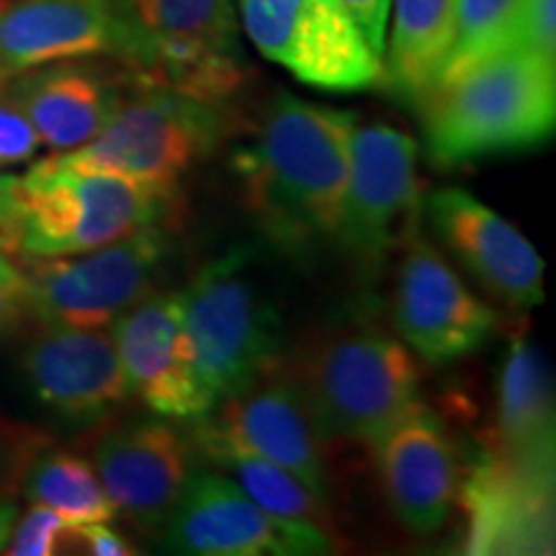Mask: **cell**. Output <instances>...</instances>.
I'll use <instances>...</instances> for the list:
<instances>
[{
    "instance_id": "4",
    "label": "cell",
    "mask_w": 556,
    "mask_h": 556,
    "mask_svg": "<svg viewBox=\"0 0 556 556\" xmlns=\"http://www.w3.org/2000/svg\"><path fill=\"white\" fill-rule=\"evenodd\" d=\"M124 75L225 106L250 80L235 0H116Z\"/></svg>"
},
{
    "instance_id": "15",
    "label": "cell",
    "mask_w": 556,
    "mask_h": 556,
    "mask_svg": "<svg viewBox=\"0 0 556 556\" xmlns=\"http://www.w3.org/2000/svg\"><path fill=\"white\" fill-rule=\"evenodd\" d=\"M191 422L289 469L317 497H330L325 435L312 420L307 402L287 368L276 366Z\"/></svg>"
},
{
    "instance_id": "27",
    "label": "cell",
    "mask_w": 556,
    "mask_h": 556,
    "mask_svg": "<svg viewBox=\"0 0 556 556\" xmlns=\"http://www.w3.org/2000/svg\"><path fill=\"white\" fill-rule=\"evenodd\" d=\"M73 536V523L45 505H34L16 518L5 554L13 556H52L65 552Z\"/></svg>"
},
{
    "instance_id": "34",
    "label": "cell",
    "mask_w": 556,
    "mask_h": 556,
    "mask_svg": "<svg viewBox=\"0 0 556 556\" xmlns=\"http://www.w3.org/2000/svg\"><path fill=\"white\" fill-rule=\"evenodd\" d=\"M16 518H18L16 500H13L5 490H0V554H5V546H9Z\"/></svg>"
},
{
    "instance_id": "24",
    "label": "cell",
    "mask_w": 556,
    "mask_h": 556,
    "mask_svg": "<svg viewBox=\"0 0 556 556\" xmlns=\"http://www.w3.org/2000/svg\"><path fill=\"white\" fill-rule=\"evenodd\" d=\"M191 443L204 454L214 467H219L227 477H232L263 510L274 516L315 523L330 531L328 500L317 497L307 484L289 469L278 467L253 451L238 446V443L219 438L208 430L193 426Z\"/></svg>"
},
{
    "instance_id": "19",
    "label": "cell",
    "mask_w": 556,
    "mask_h": 556,
    "mask_svg": "<svg viewBox=\"0 0 556 556\" xmlns=\"http://www.w3.org/2000/svg\"><path fill=\"white\" fill-rule=\"evenodd\" d=\"M116 0H0V86L67 60L114 58Z\"/></svg>"
},
{
    "instance_id": "28",
    "label": "cell",
    "mask_w": 556,
    "mask_h": 556,
    "mask_svg": "<svg viewBox=\"0 0 556 556\" xmlns=\"http://www.w3.org/2000/svg\"><path fill=\"white\" fill-rule=\"evenodd\" d=\"M41 150V139L18 106V101L0 86V168L29 163Z\"/></svg>"
},
{
    "instance_id": "35",
    "label": "cell",
    "mask_w": 556,
    "mask_h": 556,
    "mask_svg": "<svg viewBox=\"0 0 556 556\" xmlns=\"http://www.w3.org/2000/svg\"><path fill=\"white\" fill-rule=\"evenodd\" d=\"M21 270V250L18 240L9 229L0 227V274H18Z\"/></svg>"
},
{
    "instance_id": "7",
    "label": "cell",
    "mask_w": 556,
    "mask_h": 556,
    "mask_svg": "<svg viewBox=\"0 0 556 556\" xmlns=\"http://www.w3.org/2000/svg\"><path fill=\"white\" fill-rule=\"evenodd\" d=\"M170 255V229L155 225L78 255L21 258L26 312L39 328H109L155 291Z\"/></svg>"
},
{
    "instance_id": "10",
    "label": "cell",
    "mask_w": 556,
    "mask_h": 556,
    "mask_svg": "<svg viewBox=\"0 0 556 556\" xmlns=\"http://www.w3.org/2000/svg\"><path fill=\"white\" fill-rule=\"evenodd\" d=\"M420 212L415 139L389 124H356L338 245L364 266H374L415 232Z\"/></svg>"
},
{
    "instance_id": "29",
    "label": "cell",
    "mask_w": 556,
    "mask_h": 556,
    "mask_svg": "<svg viewBox=\"0 0 556 556\" xmlns=\"http://www.w3.org/2000/svg\"><path fill=\"white\" fill-rule=\"evenodd\" d=\"M520 45L556 62V0H523Z\"/></svg>"
},
{
    "instance_id": "3",
    "label": "cell",
    "mask_w": 556,
    "mask_h": 556,
    "mask_svg": "<svg viewBox=\"0 0 556 556\" xmlns=\"http://www.w3.org/2000/svg\"><path fill=\"white\" fill-rule=\"evenodd\" d=\"M21 258H62L109 245L144 227L173 225L178 191L58 152L18 176Z\"/></svg>"
},
{
    "instance_id": "30",
    "label": "cell",
    "mask_w": 556,
    "mask_h": 556,
    "mask_svg": "<svg viewBox=\"0 0 556 556\" xmlns=\"http://www.w3.org/2000/svg\"><path fill=\"white\" fill-rule=\"evenodd\" d=\"M343 5L351 13L358 29L371 47L374 54L381 60L387 45V29H389V11H392V0H343Z\"/></svg>"
},
{
    "instance_id": "22",
    "label": "cell",
    "mask_w": 556,
    "mask_h": 556,
    "mask_svg": "<svg viewBox=\"0 0 556 556\" xmlns=\"http://www.w3.org/2000/svg\"><path fill=\"white\" fill-rule=\"evenodd\" d=\"M554 384L546 358L526 336L513 338L497 402V454L554 479Z\"/></svg>"
},
{
    "instance_id": "33",
    "label": "cell",
    "mask_w": 556,
    "mask_h": 556,
    "mask_svg": "<svg viewBox=\"0 0 556 556\" xmlns=\"http://www.w3.org/2000/svg\"><path fill=\"white\" fill-rule=\"evenodd\" d=\"M18 176L0 170V227L9 229L16 238V225L21 217V197H18Z\"/></svg>"
},
{
    "instance_id": "12",
    "label": "cell",
    "mask_w": 556,
    "mask_h": 556,
    "mask_svg": "<svg viewBox=\"0 0 556 556\" xmlns=\"http://www.w3.org/2000/svg\"><path fill=\"white\" fill-rule=\"evenodd\" d=\"M394 289V330L417 358L446 366L479 351L497 330V312L464 287L456 270L415 229Z\"/></svg>"
},
{
    "instance_id": "18",
    "label": "cell",
    "mask_w": 556,
    "mask_h": 556,
    "mask_svg": "<svg viewBox=\"0 0 556 556\" xmlns=\"http://www.w3.org/2000/svg\"><path fill=\"white\" fill-rule=\"evenodd\" d=\"M435 238L507 307L531 309L544 302V261L516 225L469 191L438 189L426 201Z\"/></svg>"
},
{
    "instance_id": "23",
    "label": "cell",
    "mask_w": 556,
    "mask_h": 556,
    "mask_svg": "<svg viewBox=\"0 0 556 556\" xmlns=\"http://www.w3.org/2000/svg\"><path fill=\"white\" fill-rule=\"evenodd\" d=\"M392 29L381 54V86L417 103L435 86L456 37V0H392Z\"/></svg>"
},
{
    "instance_id": "9",
    "label": "cell",
    "mask_w": 556,
    "mask_h": 556,
    "mask_svg": "<svg viewBox=\"0 0 556 556\" xmlns=\"http://www.w3.org/2000/svg\"><path fill=\"white\" fill-rule=\"evenodd\" d=\"M240 29L304 86L361 93L381 86V60L343 0H238Z\"/></svg>"
},
{
    "instance_id": "17",
    "label": "cell",
    "mask_w": 556,
    "mask_h": 556,
    "mask_svg": "<svg viewBox=\"0 0 556 556\" xmlns=\"http://www.w3.org/2000/svg\"><path fill=\"white\" fill-rule=\"evenodd\" d=\"M381 490L407 531L430 536L454 516L462 497L458 451L433 409L415 402L371 443Z\"/></svg>"
},
{
    "instance_id": "20",
    "label": "cell",
    "mask_w": 556,
    "mask_h": 556,
    "mask_svg": "<svg viewBox=\"0 0 556 556\" xmlns=\"http://www.w3.org/2000/svg\"><path fill=\"white\" fill-rule=\"evenodd\" d=\"M52 152L90 142L119 109L129 78L88 60L45 65L3 83Z\"/></svg>"
},
{
    "instance_id": "8",
    "label": "cell",
    "mask_w": 556,
    "mask_h": 556,
    "mask_svg": "<svg viewBox=\"0 0 556 556\" xmlns=\"http://www.w3.org/2000/svg\"><path fill=\"white\" fill-rule=\"evenodd\" d=\"M225 135L227 116L217 103L129 83L106 127L67 155L178 191L180 178L212 155Z\"/></svg>"
},
{
    "instance_id": "5",
    "label": "cell",
    "mask_w": 556,
    "mask_h": 556,
    "mask_svg": "<svg viewBox=\"0 0 556 556\" xmlns=\"http://www.w3.org/2000/svg\"><path fill=\"white\" fill-rule=\"evenodd\" d=\"M287 371L325 441L371 446L420 392L413 351L371 325L312 340Z\"/></svg>"
},
{
    "instance_id": "21",
    "label": "cell",
    "mask_w": 556,
    "mask_h": 556,
    "mask_svg": "<svg viewBox=\"0 0 556 556\" xmlns=\"http://www.w3.org/2000/svg\"><path fill=\"white\" fill-rule=\"evenodd\" d=\"M552 490L554 479L531 475L500 454L486 456L464 490L471 516L467 552H544L552 533Z\"/></svg>"
},
{
    "instance_id": "14",
    "label": "cell",
    "mask_w": 556,
    "mask_h": 556,
    "mask_svg": "<svg viewBox=\"0 0 556 556\" xmlns=\"http://www.w3.org/2000/svg\"><path fill=\"white\" fill-rule=\"evenodd\" d=\"M109 332L129 394H137L152 413L173 420H199L212 413L214 405L193 366L180 291H152L116 317Z\"/></svg>"
},
{
    "instance_id": "26",
    "label": "cell",
    "mask_w": 556,
    "mask_h": 556,
    "mask_svg": "<svg viewBox=\"0 0 556 556\" xmlns=\"http://www.w3.org/2000/svg\"><path fill=\"white\" fill-rule=\"evenodd\" d=\"M523 0H456V37L435 83L462 75L477 62L520 45Z\"/></svg>"
},
{
    "instance_id": "31",
    "label": "cell",
    "mask_w": 556,
    "mask_h": 556,
    "mask_svg": "<svg viewBox=\"0 0 556 556\" xmlns=\"http://www.w3.org/2000/svg\"><path fill=\"white\" fill-rule=\"evenodd\" d=\"M83 546L80 552L93 556H129L137 548L122 536L116 528L109 523H80L73 526V536H70V546Z\"/></svg>"
},
{
    "instance_id": "1",
    "label": "cell",
    "mask_w": 556,
    "mask_h": 556,
    "mask_svg": "<svg viewBox=\"0 0 556 556\" xmlns=\"http://www.w3.org/2000/svg\"><path fill=\"white\" fill-rule=\"evenodd\" d=\"M356 124L353 111L276 93L235 152L242 206L276 248L304 255L336 240Z\"/></svg>"
},
{
    "instance_id": "2",
    "label": "cell",
    "mask_w": 556,
    "mask_h": 556,
    "mask_svg": "<svg viewBox=\"0 0 556 556\" xmlns=\"http://www.w3.org/2000/svg\"><path fill=\"white\" fill-rule=\"evenodd\" d=\"M417 109L435 165L454 168L539 148L556 124V62L526 45L507 47L435 83Z\"/></svg>"
},
{
    "instance_id": "6",
    "label": "cell",
    "mask_w": 556,
    "mask_h": 556,
    "mask_svg": "<svg viewBox=\"0 0 556 556\" xmlns=\"http://www.w3.org/2000/svg\"><path fill=\"white\" fill-rule=\"evenodd\" d=\"M250 258L248 248H229L180 291L193 366L214 407L281 366V317Z\"/></svg>"
},
{
    "instance_id": "32",
    "label": "cell",
    "mask_w": 556,
    "mask_h": 556,
    "mask_svg": "<svg viewBox=\"0 0 556 556\" xmlns=\"http://www.w3.org/2000/svg\"><path fill=\"white\" fill-rule=\"evenodd\" d=\"M26 317L29 312H26L24 268L18 274H0V338L11 336Z\"/></svg>"
},
{
    "instance_id": "11",
    "label": "cell",
    "mask_w": 556,
    "mask_h": 556,
    "mask_svg": "<svg viewBox=\"0 0 556 556\" xmlns=\"http://www.w3.org/2000/svg\"><path fill=\"white\" fill-rule=\"evenodd\" d=\"M163 546L197 556H309L330 554L328 528L263 510L227 475L193 471L165 520Z\"/></svg>"
},
{
    "instance_id": "16",
    "label": "cell",
    "mask_w": 556,
    "mask_h": 556,
    "mask_svg": "<svg viewBox=\"0 0 556 556\" xmlns=\"http://www.w3.org/2000/svg\"><path fill=\"white\" fill-rule=\"evenodd\" d=\"M90 464L116 516L139 533H155L193 475L191 438L163 420L124 422L96 438Z\"/></svg>"
},
{
    "instance_id": "25",
    "label": "cell",
    "mask_w": 556,
    "mask_h": 556,
    "mask_svg": "<svg viewBox=\"0 0 556 556\" xmlns=\"http://www.w3.org/2000/svg\"><path fill=\"white\" fill-rule=\"evenodd\" d=\"M21 492L34 505H45L67 523H111L116 507L103 490L93 464L62 448H41L21 471Z\"/></svg>"
},
{
    "instance_id": "13",
    "label": "cell",
    "mask_w": 556,
    "mask_h": 556,
    "mask_svg": "<svg viewBox=\"0 0 556 556\" xmlns=\"http://www.w3.org/2000/svg\"><path fill=\"white\" fill-rule=\"evenodd\" d=\"M18 366L34 402L67 428L101 426L131 397L109 328H41Z\"/></svg>"
}]
</instances>
